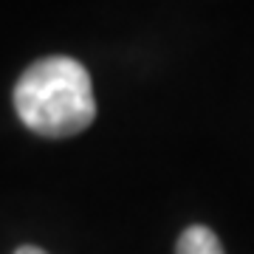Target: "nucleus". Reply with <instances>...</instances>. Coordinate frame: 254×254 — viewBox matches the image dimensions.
Returning a JSON list of instances; mask_svg holds the SVG:
<instances>
[{
	"label": "nucleus",
	"mask_w": 254,
	"mask_h": 254,
	"mask_svg": "<svg viewBox=\"0 0 254 254\" xmlns=\"http://www.w3.org/2000/svg\"><path fill=\"white\" fill-rule=\"evenodd\" d=\"M14 254H46V252H43V249H37V246H20Z\"/></svg>",
	"instance_id": "obj_3"
},
{
	"label": "nucleus",
	"mask_w": 254,
	"mask_h": 254,
	"mask_svg": "<svg viewBox=\"0 0 254 254\" xmlns=\"http://www.w3.org/2000/svg\"><path fill=\"white\" fill-rule=\"evenodd\" d=\"M20 122L46 138H68L96 119L91 73L73 57H46L28 65L14 85Z\"/></svg>",
	"instance_id": "obj_1"
},
{
	"label": "nucleus",
	"mask_w": 254,
	"mask_h": 254,
	"mask_svg": "<svg viewBox=\"0 0 254 254\" xmlns=\"http://www.w3.org/2000/svg\"><path fill=\"white\" fill-rule=\"evenodd\" d=\"M175 254H226V252H223L218 235L209 226H190L178 237Z\"/></svg>",
	"instance_id": "obj_2"
}]
</instances>
